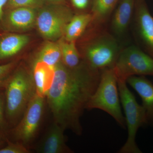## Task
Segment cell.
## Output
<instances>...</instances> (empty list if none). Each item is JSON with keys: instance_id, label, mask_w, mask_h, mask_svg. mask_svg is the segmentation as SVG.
<instances>
[{"instance_id": "cell-1", "label": "cell", "mask_w": 153, "mask_h": 153, "mask_svg": "<svg viewBox=\"0 0 153 153\" xmlns=\"http://www.w3.org/2000/svg\"><path fill=\"white\" fill-rule=\"evenodd\" d=\"M101 71L81 63L69 68L62 62L54 67L52 84L46 96L54 122L65 130L82 134L80 119L100 80Z\"/></svg>"}, {"instance_id": "cell-12", "label": "cell", "mask_w": 153, "mask_h": 153, "mask_svg": "<svg viewBox=\"0 0 153 153\" xmlns=\"http://www.w3.org/2000/svg\"><path fill=\"white\" fill-rule=\"evenodd\" d=\"M135 0H120L113 15L111 28L117 37H121L126 32L134 11Z\"/></svg>"}, {"instance_id": "cell-23", "label": "cell", "mask_w": 153, "mask_h": 153, "mask_svg": "<svg viewBox=\"0 0 153 153\" xmlns=\"http://www.w3.org/2000/svg\"><path fill=\"white\" fill-rule=\"evenodd\" d=\"M4 112H5V95L0 93V130L2 129L4 126Z\"/></svg>"}, {"instance_id": "cell-22", "label": "cell", "mask_w": 153, "mask_h": 153, "mask_svg": "<svg viewBox=\"0 0 153 153\" xmlns=\"http://www.w3.org/2000/svg\"><path fill=\"white\" fill-rule=\"evenodd\" d=\"M38 0H9L10 5L13 7H31L37 4Z\"/></svg>"}, {"instance_id": "cell-7", "label": "cell", "mask_w": 153, "mask_h": 153, "mask_svg": "<svg viewBox=\"0 0 153 153\" xmlns=\"http://www.w3.org/2000/svg\"><path fill=\"white\" fill-rule=\"evenodd\" d=\"M46 97L34 96L23 116L13 131L14 138L27 146L36 138L43 120Z\"/></svg>"}, {"instance_id": "cell-3", "label": "cell", "mask_w": 153, "mask_h": 153, "mask_svg": "<svg viewBox=\"0 0 153 153\" xmlns=\"http://www.w3.org/2000/svg\"><path fill=\"white\" fill-rule=\"evenodd\" d=\"M91 34L83 49L85 63L101 71L114 68L120 50L117 39L100 26H91Z\"/></svg>"}, {"instance_id": "cell-9", "label": "cell", "mask_w": 153, "mask_h": 153, "mask_svg": "<svg viewBox=\"0 0 153 153\" xmlns=\"http://www.w3.org/2000/svg\"><path fill=\"white\" fill-rule=\"evenodd\" d=\"M135 32L139 44L153 58V17L144 0H137L134 11Z\"/></svg>"}, {"instance_id": "cell-19", "label": "cell", "mask_w": 153, "mask_h": 153, "mask_svg": "<svg viewBox=\"0 0 153 153\" xmlns=\"http://www.w3.org/2000/svg\"><path fill=\"white\" fill-rule=\"evenodd\" d=\"M58 42L62 55V63L69 68H74L79 65L80 55L75 41H68L64 38Z\"/></svg>"}, {"instance_id": "cell-27", "label": "cell", "mask_w": 153, "mask_h": 153, "mask_svg": "<svg viewBox=\"0 0 153 153\" xmlns=\"http://www.w3.org/2000/svg\"><path fill=\"white\" fill-rule=\"evenodd\" d=\"M50 1H62V0H50Z\"/></svg>"}, {"instance_id": "cell-26", "label": "cell", "mask_w": 153, "mask_h": 153, "mask_svg": "<svg viewBox=\"0 0 153 153\" xmlns=\"http://www.w3.org/2000/svg\"><path fill=\"white\" fill-rule=\"evenodd\" d=\"M3 143V141L2 140L1 138V137H0V145H1Z\"/></svg>"}, {"instance_id": "cell-24", "label": "cell", "mask_w": 153, "mask_h": 153, "mask_svg": "<svg viewBox=\"0 0 153 153\" xmlns=\"http://www.w3.org/2000/svg\"><path fill=\"white\" fill-rule=\"evenodd\" d=\"M72 5L79 10H85L90 4V0H71Z\"/></svg>"}, {"instance_id": "cell-6", "label": "cell", "mask_w": 153, "mask_h": 153, "mask_svg": "<svg viewBox=\"0 0 153 153\" xmlns=\"http://www.w3.org/2000/svg\"><path fill=\"white\" fill-rule=\"evenodd\" d=\"M113 68L117 80L126 82L134 75L153 76V58L139 47L131 45L120 50Z\"/></svg>"}, {"instance_id": "cell-18", "label": "cell", "mask_w": 153, "mask_h": 153, "mask_svg": "<svg viewBox=\"0 0 153 153\" xmlns=\"http://www.w3.org/2000/svg\"><path fill=\"white\" fill-rule=\"evenodd\" d=\"M35 62H42L53 68L61 63L62 55L59 43H47L39 52Z\"/></svg>"}, {"instance_id": "cell-2", "label": "cell", "mask_w": 153, "mask_h": 153, "mask_svg": "<svg viewBox=\"0 0 153 153\" xmlns=\"http://www.w3.org/2000/svg\"><path fill=\"white\" fill-rule=\"evenodd\" d=\"M4 88L6 117L9 122L16 125L36 93L33 73L19 68L9 77Z\"/></svg>"}, {"instance_id": "cell-15", "label": "cell", "mask_w": 153, "mask_h": 153, "mask_svg": "<svg viewBox=\"0 0 153 153\" xmlns=\"http://www.w3.org/2000/svg\"><path fill=\"white\" fill-rule=\"evenodd\" d=\"M29 41V37L25 35L12 34L4 37L0 40V60L16 55Z\"/></svg>"}, {"instance_id": "cell-10", "label": "cell", "mask_w": 153, "mask_h": 153, "mask_svg": "<svg viewBox=\"0 0 153 153\" xmlns=\"http://www.w3.org/2000/svg\"><path fill=\"white\" fill-rule=\"evenodd\" d=\"M65 129L54 122L37 145L36 152L38 153H72L73 151L66 143Z\"/></svg>"}, {"instance_id": "cell-20", "label": "cell", "mask_w": 153, "mask_h": 153, "mask_svg": "<svg viewBox=\"0 0 153 153\" xmlns=\"http://www.w3.org/2000/svg\"><path fill=\"white\" fill-rule=\"evenodd\" d=\"M30 152L28 147L22 143L8 142L4 148L0 149V153H29Z\"/></svg>"}, {"instance_id": "cell-13", "label": "cell", "mask_w": 153, "mask_h": 153, "mask_svg": "<svg viewBox=\"0 0 153 153\" xmlns=\"http://www.w3.org/2000/svg\"><path fill=\"white\" fill-rule=\"evenodd\" d=\"M32 73L36 93L46 97L54 78V68L42 62H35Z\"/></svg>"}, {"instance_id": "cell-8", "label": "cell", "mask_w": 153, "mask_h": 153, "mask_svg": "<svg viewBox=\"0 0 153 153\" xmlns=\"http://www.w3.org/2000/svg\"><path fill=\"white\" fill-rule=\"evenodd\" d=\"M73 16L67 8L44 9L36 17L38 31L44 38L56 40L63 35L66 25Z\"/></svg>"}, {"instance_id": "cell-14", "label": "cell", "mask_w": 153, "mask_h": 153, "mask_svg": "<svg viewBox=\"0 0 153 153\" xmlns=\"http://www.w3.org/2000/svg\"><path fill=\"white\" fill-rule=\"evenodd\" d=\"M92 20L91 13L79 14L73 16L66 25L63 38L68 41H75L84 33Z\"/></svg>"}, {"instance_id": "cell-25", "label": "cell", "mask_w": 153, "mask_h": 153, "mask_svg": "<svg viewBox=\"0 0 153 153\" xmlns=\"http://www.w3.org/2000/svg\"><path fill=\"white\" fill-rule=\"evenodd\" d=\"M7 0H0V20L2 19L3 16V8Z\"/></svg>"}, {"instance_id": "cell-5", "label": "cell", "mask_w": 153, "mask_h": 153, "mask_svg": "<svg viewBox=\"0 0 153 153\" xmlns=\"http://www.w3.org/2000/svg\"><path fill=\"white\" fill-rule=\"evenodd\" d=\"M120 98L125 114L126 125L128 136L125 144L119 151V153H141L136 143V137L139 128L148 123L144 108L137 101L133 94L128 89L126 81L117 80Z\"/></svg>"}, {"instance_id": "cell-4", "label": "cell", "mask_w": 153, "mask_h": 153, "mask_svg": "<svg viewBox=\"0 0 153 153\" xmlns=\"http://www.w3.org/2000/svg\"><path fill=\"white\" fill-rule=\"evenodd\" d=\"M120 101L117 77L113 68L102 70L98 86L88 102L85 109L102 110L125 128V118L122 112Z\"/></svg>"}, {"instance_id": "cell-17", "label": "cell", "mask_w": 153, "mask_h": 153, "mask_svg": "<svg viewBox=\"0 0 153 153\" xmlns=\"http://www.w3.org/2000/svg\"><path fill=\"white\" fill-rule=\"evenodd\" d=\"M36 15L32 7H21L12 11L9 17V22L14 27L19 29L30 28L36 22Z\"/></svg>"}, {"instance_id": "cell-11", "label": "cell", "mask_w": 153, "mask_h": 153, "mask_svg": "<svg viewBox=\"0 0 153 153\" xmlns=\"http://www.w3.org/2000/svg\"><path fill=\"white\" fill-rule=\"evenodd\" d=\"M128 83L140 95L146 115L147 123L153 124V84L144 76L136 75L128 77Z\"/></svg>"}, {"instance_id": "cell-16", "label": "cell", "mask_w": 153, "mask_h": 153, "mask_svg": "<svg viewBox=\"0 0 153 153\" xmlns=\"http://www.w3.org/2000/svg\"><path fill=\"white\" fill-rule=\"evenodd\" d=\"M119 0H93L91 13L92 20L89 25L100 26L105 23Z\"/></svg>"}, {"instance_id": "cell-21", "label": "cell", "mask_w": 153, "mask_h": 153, "mask_svg": "<svg viewBox=\"0 0 153 153\" xmlns=\"http://www.w3.org/2000/svg\"><path fill=\"white\" fill-rule=\"evenodd\" d=\"M16 63L14 62L0 65V90L4 88L9 77V75L13 70Z\"/></svg>"}]
</instances>
